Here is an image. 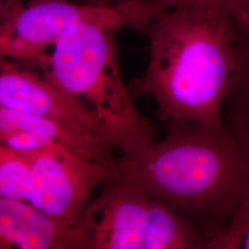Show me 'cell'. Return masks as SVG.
Segmentation results:
<instances>
[{
	"label": "cell",
	"mask_w": 249,
	"mask_h": 249,
	"mask_svg": "<svg viewBox=\"0 0 249 249\" xmlns=\"http://www.w3.org/2000/svg\"><path fill=\"white\" fill-rule=\"evenodd\" d=\"M111 177L170 205L203 231L209 244L249 195V147L226 127L176 121L163 140L115 159Z\"/></svg>",
	"instance_id": "6da1fadb"
},
{
	"label": "cell",
	"mask_w": 249,
	"mask_h": 249,
	"mask_svg": "<svg viewBox=\"0 0 249 249\" xmlns=\"http://www.w3.org/2000/svg\"><path fill=\"white\" fill-rule=\"evenodd\" d=\"M147 36L149 63L130 91L147 95L161 118L223 129V107L234 62L236 21L215 9L160 8L151 0Z\"/></svg>",
	"instance_id": "7a4b0ae2"
},
{
	"label": "cell",
	"mask_w": 249,
	"mask_h": 249,
	"mask_svg": "<svg viewBox=\"0 0 249 249\" xmlns=\"http://www.w3.org/2000/svg\"><path fill=\"white\" fill-rule=\"evenodd\" d=\"M116 24L84 20L53 47L45 77L77 99L98 119L114 149L133 151L154 141V127L134 103L122 79Z\"/></svg>",
	"instance_id": "3957f363"
},
{
	"label": "cell",
	"mask_w": 249,
	"mask_h": 249,
	"mask_svg": "<svg viewBox=\"0 0 249 249\" xmlns=\"http://www.w3.org/2000/svg\"><path fill=\"white\" fill-rule=\"evenodd\" d=\"M208 237L170 205L109 177L74 226L75 249H206Z\"/></svg>",
	"instance_id": "277c9868"
},
{
	"label": "cell",
	"mask_w": 249,
	"mask_h": 249,
	"mask_svg": "<svg viewBox=\"0 0 249 249\" xmlns=\"http://www.w3.org/2000/svg\"><path fill=\"white\" fill-rule=\"evenodd\" d=\"M99 20L125 27L123 10L65 0H28L0 17V59L24 62L45 73L53 47L74 24Z\"/></svg>",
	"instance_id": "5b68a950"
},
{
	"label": "cell",
	"mask_w": 249,
	"mask_h": 249,
	"mask_svg": "<svg viewBox=\"0 0 249 249\" xmlns=\"http://www.w3.org/2000/svg\"><path fill=\"white\" fill-rule=\"evenodd\" d=\"M31 164L28 201L45 213L75 225L112 165L59 143L25 152Z\"/></svg>",
	"instance_id": "8992f818"
},
{
	"label": "cell",
	"mask_w": 249,
	"mask_h": 249,
	"mask_svg": "<svg viewBox=\"0 0 249 249\" xmlns=\"http://www.w3.org/2000/svg\"><path fill=\"white\" fill-rule=\"evenodd\" d=\"M0 106L61 124L113 156L114 148L95 116L30 64L0 59Z\"/></svg>",
	"instance_id": "52a82bcc"
},
{
	"label": "cell",
	"mask_w": 249,
	"mask_h": 249,
	"mask_svg": "<svg viewBox=\"0 0 249 249\" xmlns=\"http://www.w3.org/2000/svg\"><path fill=\"white\" fill-rule=\"evenodd\" d=\"M74 226L29 201L0 196V249H75Z\"/></svg>",
	"instance_id": "ba28073f"
},
{
	"label": "cell",
	"mask_w": 249,
	"mask_h": 249,
	"mask_svg": "<svg viewBox=\"0 0 249 249\" xmlns=\"http://www.w3.org/2000/svg\"><path fill=\"white\" fill-rule=\"evenodd\" d=\"M52 143L102 162L113 164V156L72 133L61 124L0 106V145L18 152H31Z\"/></svg>",
	"instance_id": "9c48e42d"
},
{
	"label": "cell",
	"mask_w": 249,
	"mask_h": 249,
	"mask_svg": "<svg viewBox=\"0 0 249 249\" xmlns=\"http://www.w3.org/2000/svg\"><path fill=\"white\" fill-rule=\"evenodd\" d=\"M236 27L234 62L223 107V123L235 139L249 147V19Z\"/></svg>",
	"instance_id": "30bf717a"
},
{
	"label": "cell",
	"mask_w": 249,
	"mask_h": 249,
	"mask_svg": "<svg viewBox=\"0 0 249 249\" xmlns=\"http://www.w3.org/2000/svg\"><path fill=\"white\" fill-rule=\"evenodd\" d=\"M31 164L27 153L0 145V196L29 199Z\"/></svg>",
	"instance_id": "8fae6325"
},
{
	"label": "cell",
	"mask_w": 249,
	"mask_h": 249,
	"mask_svg": "<svg viewBox=\"0 0 249 249\" xmlns=\"http://www.w3.org/2000/svg\"><path fill=\"white\" fill-rule=\"evenodd\" d=\"M207 249H249V193L226 227L210 240Z\"/></svg>",
	"instance_id": "7c38bea8"
},
{
	"label": "cell",
	"mask_w": 249,
	"mask_h": 249,
	"mask_svg": "<svg viewBox=\"0 0 249 249\" xmlns=\"http://www.w3.org/2000/svg\"><path fill=\"white\" fill-rule=\"evenodd\" d=\"M160 8L189 6L215 9L228 14L236 24L249 19V0H157Z\"/></svg>",
	"instance_id": "4fadbf2b"
},
{
	"label": "cell",
	"mask_w": 249,
	"mask_h": 249,
	"mask_svg": "<svg viewBox=\"0 0 249 249\" xmlns=\"http://www.w3.org/2000/svg\"><path fill=\"white\" fill-rule=\"evenodd\" d=\"M65 1L80 5V6L95 7V8H116L124 2V0H65Z\"/></svg>",
	"instance_id": "5bb4252c"
},
{
	"label": "cell",
	"mask_w": 249,
	"mask_h": 249,
	"mask_svg": "<svg viewBox=\"0 0 249 249\" xmlns=\"http://www.w3.org/2000/svg\"><path fill=\"white\" fill-rule=\"evenodd\" d=\"M28 0H0V17L9 13Z\"/></svg>",
	"instance_id": "9a60e30c"
},
{
	"label": "cell",
	"mask_w": 249,
	"mask_h": 249,
	"mask_svg": "<svg viewBox=\"0 0 249 249\" xmlns=\"http://www.w3.org/2000/svg\"><path fill=\"white\" fill-rule=\"evenodd\" d=\"M140 1H142V0H124L123 4H126V3H137V2H140Z\"/></svg>",
	"instance_id": "2e32d148"
}]
</instances>
